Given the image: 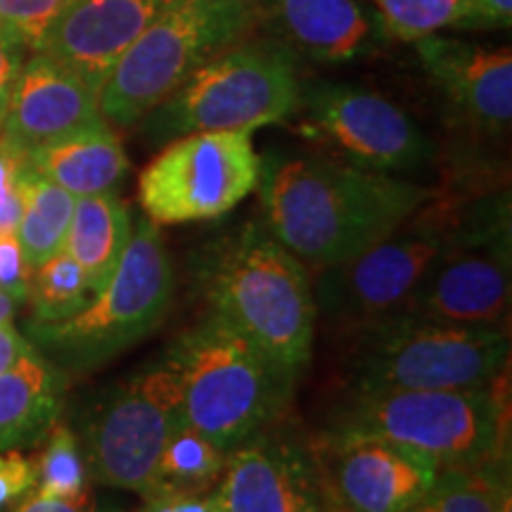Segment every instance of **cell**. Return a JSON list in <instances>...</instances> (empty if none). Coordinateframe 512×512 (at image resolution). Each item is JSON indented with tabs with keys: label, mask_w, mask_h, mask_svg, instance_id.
<instances>
[{
	"label": "cell",
	"mask_w": 512,
	"mask_h": 512,
	"mask_svg": "<svg viewBox=\"0 0 512 512\" xmlns=\"http://www.w3.org/2000/svg\"><path fill=\"white\" fill-rule=\"evenodd\" d=\"M264 226L299 261L337 266L392 235L432 192L318 155H271L259 176Z\"/></svg>",
	"instance_id": "1"
},
{
	"label": "cell",
	"mask_w": 512,
	"mask_h": 512,
	"mask_svg": "<svg viewBox=\"0 0 512 512\" xmlns=\"http://www.w3.org/2000/svg\"><path fill=\"white\" fill-rule=\"evenodd\" d=\"M200 290L211 313L299 377L309 366L316 302L304 261L264 226L249 221L202 249Z\"/></svg>",
	"instance_id": "2"
},
{
	"label": "cell",
	"mask_w": 512,
	"mask_h": 512,
	"mask_svg": "<svg viewBox=\"0 0 512 512\" xmlns=\"http://www.w3.org/2000/svg\"><path fill=\"white\" fill-rule=\"evenodd\" d=\"M164 356L181 382L185 425L226 453L271 427L297 382L216 313L183 332Z\"/></svg>",
	"instance_id": "3"
},
{
	"label": "cell",
	"mask_w": 512,
	"mask_h": 512,
	"mask_svg": "<svg viewBox=\"0 0 512 512\" xmlns=\"http://www.w3.org/2000/svg\"><path fill=\"white\" fill-rule=\"evenodd\" d=\"M330 434L411 448L439 467L508 458V403L496 380L470 389H351Z\"/></svg>",
	"instance_id": "4"
},
{
	"label": "cell",
	"mask_w": 512,
	"mask_h": 512,
	"mask_svg": "<svg viewBox=\"0 0 512 512\" xmlns=\"http://www.w3.org/2000/svg\"><path fill=\"white\" fill-rule=\"evenodd\" d=\"M176 275L157 223L140 216L110 285L60 323H27V339L67 375H86L164 323Z\"/></svg>",
	"instance_id": "5"
},
{
	"label": "cell",
	"mask_w": 512,
	"mask_h": 512,
	"mask_svg": "<svg viewBox=\"0 0 512 512\" xmlns=\"http://www.w3.org/2000/svg\"><path fill=\"white\" fill-rule=\"evenodd\" d=\"M259 27L252 0H171L107 76L98 102L110 126H133L202 64Z\"/></svg>",
	"instance_id": "6"
},
{
	"label": "cell",
	"mask_w": 512,
	"mask_h": 512,
	"mask_svg": "<svg viewBox=\"0 0 512 512\" xmlns=\"http://www.w3.org/2000/svg\"><path fill=\"white\" fill-rule=\"evenodd\" d=\"M297 57L271 41H240L202 64L145 121L152 143L204 131H256L285 121L299 107Z\"/></svg>",
	"instance_id": "7"
},
{
	"label": "cell",
	"mask_w": 512,
	"mask_h": 512,
	"mask_svg": "<svg viewBox=\"0 0 512 512\" xmlns=\"http://www.w3.org/2000/svg\"><path fill=\"white\" fill-rule=\"evenodd\" d=\"M508 226V211L456 216L427 204L392 235L354 259L320 268L313 302L328 320L363 328L406 309L408 299L448 249Z\"/></svg>",
	"instance_id": "8"
},
{
	"label": "cell",
	"mask_w": 512,
	"mask_h": 512,
	"mask_svg": "<svg viewBox=\"0 0 512 512\" xmlns=\"http://www.w3.org/2000/svg\"><path fill=\"white\" fill-rule=\"evenodd\" d=\"M510 356L503 328L392 313L358 328L351 389H470L498 380Z\"/></svg>",
	"instance_id": "9"
},
{
	"label": "cell",
	"mask_w": 512,
	"mask_h": 512,
	"mask_svg": "<svg viewBox=\"0 0 512 512\" xmlns=\"http://www.w3.org/2000/svg\"><path fill=\"white\" fill-rule=\"evenodd\" d=\"M183 425L181 382L162 356L102 392L79 418L76 437L91 479L147 498L166 441Z\"/></svg>",
	"instance_id": "10"
},
{
	"label": "cell",
	"mask_w": 512,
	"mask_h": 512,
	"mask_svg": "<svg viewBox=\"0 0 512 512\" xmlns=\"http://www.w3.org/2000/svg\"><path fill=\"white\" fill-rule=\"evenodd\" d=\"M261 157L249 131H204L171 140L145 166L138 200L157 226L214 221L259 185Z\"/></svg>",
	"instance_id": "11"
},
{
	"label": "cell",
	"mask_w": 512,
	"mask_h": 512,
	"mask_svg": "<svg viewBox=\"0 0 512 512\" xmlns=\"http://www.w3.org/2000/svg\"><path fill=\"white\" fill-rule=\"evenodd\" d=\"M299 105L325 143L361 169L394 174L432 162L434 145L392 100L351 83L302 88Z\"/></svg>",
	"instance_id": "12"
},
{
	"label": "cell",
	"mask_w": 512,
	"mask_h": 512,
	"mask_svg": "<svg viewBox=\"0 0 512 512\" xmlns=\"http://www.w3.org/2000/svg\"><path fill=\"white\" fill-rule=\"evenodd\" d=\"M332 512H406L441 467L389 441L325 434L311 446Z\"/></svg>",
	"instance_id": "13"
},
{
	"label": "cell",
	"mask_w": 512,
	"mask_h": 512,
	"mask_svg": "<svg viewBox=\"0 0 512 512\" xmlns=\"http://www.w3.org/2000/svg\"><path fill=\"white\" fill-rule=\"evenodd\" d=\"M216 498L223 512H332L311 448L271 427L228 451Z\"/></svg>",
	"instance_id": "14"
},
{
	"label": "cell",
	"mask_w": 512,
	"mask_h": 512,
	"mask_svg": "<svg viewBox=\"0 0 512 512\" xmlns=\"http://www.w3.org/2000/svg\"><path fill=\"white\" fill-rule=\"evenodd\" d=\"M510 259V226L460 242L427 271L403 311L444 323L501 328L510 311Z\"/></svg>",
	"instance_id": "15"
},
{
	"label": "cell",
	"mask_w": 512,
	"mask_h": 512,
	"mask_svg": "<svg viewBox=\"0 0 512 512\" xmlns=\"http://www.w3.org/2000/svg\"><path fill=\"white\" fill-rule=\"evenodd\" d=\"M166 5L171 0H69L34 53L53 57L100 95L117 62Z\"/></svg>",
	"instance_id": "16"
},
{
	"label": "cell",
	"mask_w": 512,
	"mask_h": 512,
	"mask_svg": "<svg viewBox=\"0 0 512 512\" xmlns=\"http://www.w3.org/2000/svg\"><path fill=\"white\" fill-rule=\"evenodd\" d=\"M278 43L320 64H349L387 46V24L363 0H252Z\"/></svg>",
	"instance_id": "17"
},
{
	"label": "cell",
	"mask_w": 512,
	"mask_h": 512,
	"mask_svg": "<svg viewBox=\"0 0 512 512\" xmlns=\"http://www.w3.org/2000/svg\"><path fill=\"white\" fill-rule=\"evenodd\" d=\"M100 121L105 119L95 88L53 57L31 53L22 64L0 133L29 152Z\"/></svg>",
	"instance_id": "18"
},
{
	"label": "cell",
	"mask_w": 512,
	"mask_h": 512,
	"mask_svg": "<svg viewBox=\"0 0 512 512\" xmlns=\"http://www.w3.org/2000/svg\"><path fill=\"white\" fill-rule=\"evenodd\" d=\"M415 50L456 110L484 131H505L512 119V55L508 48L439 34L415 41Z\"/></svg>",
	"instance_id": "19"
},
{
	"label": "cell",
	"mask_w": 512,
	"mask_h": 512,
	"mask_svg": "<svg viewBox=\"0 0 512 512\" xmlns=\"http://www.w3.org/2000/svg\"><path fill=\"white\" fill-rule=\"evenodd\" d=\"M67 380L34 344L0 373V453L46 439L60 420Z\"/></svg>",
	"instance_id": "20"
},
{
	"label": "cell",
	"mask_w": 512,
	"mask_h": 512,
	"mask_svg": "<svg viewBox=\"0 0 512 512\" xmlns=\"http://www.w3.org/2000/svg\"><path fill=\"white\" fill-rule=\"evenodd\" d=\"M27 157L36 176L60 185L74 197L117 192L131 171L124 145L107 121L38 145Z\"/></svg>",
	"instance_id": "21"
},
{
	"label": "cell",
	"mask_w": 512,
	"mask_h": 512,
	"mask_svg": "<svg viewBox=\"0 0 512 512\" xmlns=\"http://www.w3.org/2000/svg\"><path fill=\"white\" fill-rule=\"evenodd\" d=\"M131 233V209L117 192L76 197L64 252L86 273L93 297L110 285L131 242Z\"/></svg>",
	"instance_id": "22"
},
{
	"label": "cell",
	"mask_w": 512,
	"mask_h": 512,
	"mask_svg": "<svg viewBox=\"0 0 512 512\" xmlns=\"http://www.w3.org/2000/svg\"><path fill=\"white\" fill-rule=\"evenodd\" d=\"M505 491H510L508 458L441 467L430 489L406 512H496Z\"/></svg>",
	"instance_id": "23"
},
{
	"label": "cell",
	"mask_w": 512,
	"mask_h": 512,
	"mask_svg": "<svg viewBox=\"0 0 512 512\" xmlns=\"http://www.w3.org/2000/svg\"><path fill=\"white\" fill-rule=\"evenodd\" d=\"M228 453L214 441L183 425L166 441L155 470V486L150 496H202L219 482ZM147 496V498H150Z\"/></svg>",
	"instance_id": "24"
},
{
	"label": "cell",
	"mask_w": 512,
	"mask_h": 512,
	"mask_svg": "<svg viewBox=\"0 0 512 512\" xmlns=\"http://www.w3.org/2000/svg\"><path fill=\"white\" fill-rule=\"evenodd\" d=\"M74 204L76 197L72 192L29 171L22 216L15 233L31 268L62 252L74 216Z\"/></svg>",
	"instance_id": "25"
},
{
	"label": "cell",
	"mask_w": 512,
	"mask_h": 512,
	"mask_svg": "<svg viewBox=\"0 0 512 512\" xmlns=\"http://www.w3.org/2000/svg\"><path fill=\"white\" fill-rule=\"evenodd\" d=\"M93 292L88 287L86 273L67 252L50 256L31 273L29 323H60L86 309Z\"/></svg>",
	"instance_id": "26"
},
{
	"label": "cell",
	"mask_w": 512,
	"mask_h": 512,
	"mask_svg": "<svg viewBox=\"0 0 512 512\" xmlns=\"http://www.w3.org/2000/svg\"><path fill=\"white\" fill-rule=\"evenodd\" d=\"M31 463H34V489L38 494L76 498L88 491L91 472H88L79 437H76L72 427L55 422L46 434V446H43L41 456L31 460Z\"/></svg>",
	"instance_id": "27"
},
{
	"label": "cell",
	"mask_w": 512,
	"mask_h": 512,
	"mask_svg": "<svg viewBox=\"0 0 512 512\" xmlns=\"http://www.w3.org/2000/svg\"><path fill=\"white\" fill-rule=\"evenodd\" d=\"M392 38L420 41L441 29L463 27L467 0H370Z\"/></svg>",
	"instance_id": "28"
},
{
	"label": "cell",
	"mask_w": 512,
	"mask_h": 512,
	"mask_svg": "<svg viewBox=\"0 0 512 512\" xmlns=\"http://www.w3.org/2000/svg\"><path fill=\"white\" fill-rule=\"evenodd\" d=\"M69 0H0V31L34 53Z\"/></svg>",
	"instance_id": "29"
},
{
	"label": "cell",
	"mask_w": 512,
	"mask_h": 512,
	"mask_svg": "<svg viewBox=\"0 0 512 512\" xmlns=\"http://www.w3.org/2000/svg\"><path fill=\"white\" fill-rule=\"evenodd\" d=\"M27 150L0 133V233H15L29 178Z\"/></svg>",
	"instance_id": "30"
},
{
	"label": "cell",
	"mask_w": 512,
	"mask_h": 512,
	"mask_svg": "<svg viewBox=\"0 0 512 512\" xmlns=\"http://www.w3.org/2000/svg\"><path fill=\"white\" fill-rule=\"evenodd\" d=\"M31 273L34 268L19 245L17 233H0V294L10 297L17 306L27 302Z\"/></svg>",
	"instance_id": "31"
},
{
	"label": "cell",
	"mask_w": 512,
	"mask_h": 512,
	"mask_svg": "<svg viewBox=\"0 0 512 512\" xmlns=\"http://www.w3.org/2000/svg\"><path fill=\"white\" fill-rule=\"evenodd\" d=\"M36 486L34 463L19 451L0 453V510L17 503Z\"/></svg>",
	"instance_id": "32"
},
{
	"label": "cell",
	"mask_w": 512,
	"mask_h": 512,
	"mask_svg": "<svg viewBox=\"0 0 512 512\" xmlns=\"http://www.w3.org/2000/svg\"><path fill=\"white\" fill-rule=\"evenodd\" d=\"M10 512H119V510L117 508L102 510L91 491H86V494L76 498H55V496H43L31 489L29 494H24L17 503H12Z\"/></svg>",
	"instance_id": "33"
},
{
	"label": "cell",
	"mask_w": 512,
	"mask_h": 512,
	"mask_svg": "<svg viewBox=\"0 0 512 512\" xmlns=\"http://www.w3.org/2000/svg\"><path fill=\"white\" fill-rule=\"evenodd\" d=\"M29 50L17 43L15 38L0 31V128H3L5 114H8V105L15 91L19 72H22V64L27 60Z\"/></svg>",
	"instance_id": "34"
},
{
	"label": "cell",
	"mask_w": 512,
	"mask_h": 512,
	"mask_svg": "<svg viewBox=\"0 0 512 512\" xmlns=\"http://www.w3.org/2000/svg\"><path fill=\"white\" fill-rule=\"evenodd\" d=\"M512 0H467L463 19L465 29H503L510 27Z\"/></svg>",
	"instance_id": "35"
},
{
	"label": "cell",
	"mask_w": 512,
	"mask_h": 512,
	"mask_svg": "<svg viewBox=\"0 0 512 512\" xmlns=\"http://www.w3.org/2000/svg\"><path fill=\"white\" fill-rule=\"evenodd\" d=\"M29 347L31 342L12 325V320L0 323V373L8 370Z\"/></svg>",
	"instance_id": "36"
},
{
	"label": "cell",
	"mask_w": 512,
	"mask_h": 512,
	"mask_svg": "<svg viewBox=\"0 0 512 512\" xmlns=\"http://www.w3.org/2000/svg\"><path fill=\"white\" fill-rule=\"evenodd\" d=\"M15 309H17V304L12 302L10 297H5V294H0V323L12 320V316H15Z\"/></svg>",
	"instance_id": "37"
},
{
	"label": "cell",
	"mask_w": 512,
	"mask_h": 512,
	"mask_svg": "<svg viewBox=\"0 0 512 512\" xmlns=\"http://www.w3.org/2000/svg\"><path fill=\"white\" fill-rule=\"evenodd\" d=\"M496 512H512V494H510V491H505L503 498H501V505H498Z\"/></svg>",
	"instance_id": "38"
}]
</instances>
